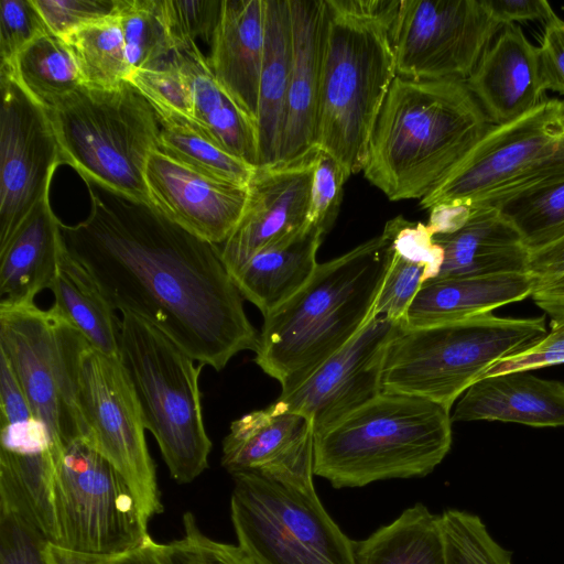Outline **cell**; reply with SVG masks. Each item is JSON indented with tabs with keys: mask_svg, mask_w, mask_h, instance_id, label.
Instances as JSON below:
<instances>
[{
	"mask_svg": "<svg viewBox=\"0 0 564 564\" xmlns=\"http://www.w3.org/2000/svg\"><path fill=\"white\" fill-rule=\"evenodd\" d=\"M85 182L90 215L61 224V239L113 311L144 319L217 371L238 352L256 351L259 333L217 245L151 205Z\"/></svg>",
	"mask_w": 564,
	"mask_h": 564,
	"instance_id": "6da1fadb",
	"label": "cell"
},
{
	"mask_svg": "<svg viewBox=\"0 0 564 564\" xmlns=\"http://www.w3.org/2000/svg\"><path fill=\"white\" fill-rule=\"evenodd\" d=\"M490 127L465 82L397 76L377 118L364 175L391 200H421Z\"/></svg>",
	"mask_w": 564,
	"mask_h": 564,
	"instance_id": "7a4b0ae2",
	"label": "cell"
},
{
	"mask_svg": "<svg viewBox=\"0 0 564 564\" xmlns=\"http://www.w3.org/2000/svg\"><path fill=\"white\" fill-rule=\"evenodd\" d=\"M390 241L381 234L318 263L310 281L263 316L256 364L289 392L370 319L386 275Z\"/></svg>",
	"mask_w": 564,
	"mask_h": 564,
	"instance_id": "3957f363",
	"label": "cell"
},
{
	"mask_svg": "<svg viewBox=\"0 0 564 564\" xmlns=\"http://www.w3.org/2000/svg\"><path fill=\"white\" fill-rule=\"evenodd\" d=\"M452 422L440 403L381 392L314 433V475L337 489L426 476L451 449Z\"/></svg>",
	"mask_w": 564,
	"mask_h": 564,
	"instance_id": "277c9868",
	"label": "cell"
},
{
	"mask_svg": "<svg viewBox=\"0 0 564 564\" xmlns=\"http://www.w3.org/2000/svg\"><path fill=\"white\" fill-rule=\"evenodd\" d=\"M549 330L545 316L492 313L420 328H402L389 343L381 392L429 399L452 409L496 362L521 352Z\"/></svg>",
	"mask_w": 564,
	"mask_h": 564,
	"instance_id": "5b68a950",
	"label": "cell"
},
{
	"mask_svg": "<svg viewBox=\"0 0 564 564\" xmlns=\"http://www.w3.org/2000/svg\"><path fill=\"white\" fill-rule=\"evenodd\" d=\"M395 77L390 29L338 13L325 0L317 148L349 176L364 171L377 118Z\"/></svg>",
	"mask_w": 564,
	"mask_h": 564,
	"instance_id": "8992f818",
	"label": "cell"
},
{
	"mask_svg": "<svg viewBox=\"0 0 564 564\" xmlns=\"http://www.w3.org/2000/svg\"><path fill=\"white\" fill-rule=\"evenodd\" d=\"M119 358L134 388L145 430L173 479L188 484L208 468L198 378L203 365L164 333L132 314L119 322Z\"/></svg>",
	"mask_w": 564,
	"mask_h": 564,
	"instance_id": "52a82bcc",
	"label": "cell"
},
{
	"mask_svg": "<svg viewBox=\"0 0 564 564\" xmlns=\"http://www.w3.org/2000/svg\"><path fill=\"white\" fill-rule=\"evenodd\" d=\"M47 112L64 163L84 181L151 205L145 167L159 148L161 127L153 107L131 83L112 89L83 86Z\"/></svg>",
	"mask_w": 564,
	"mask_h": 564,
	"instance_id": "ba28073f",
	"label": "cell"
},
{
	"mask_svg": "<svg viewBox=\"0 0 564 564\" xmlns=\"http://www.w3.org/2000/svg\"><path fill=\"white\" fill-rule=\"evenodd\" d=\"M561 181L564 100L544 99L518 119L491 126L452 173L420 200V206L497 207L517 195Z\"/></svg>",
	"mask_w": 564,
	"mask_h": 564,
	"instance_id": "9c48e42d",
	"label": "cell"
},
{
	"mask_svg": "<svg viewBox=\"0 0 564 564\" xmlns=\"http://www.w3.org/2000/svg\"><path fill=\"white\" fill-rule=\"evenodd\" d=\"M231 476L237 545L254 564H358L356 542L327 513L315 487L284 485L254 471Z\"/></svg>",
	"mask_w": 564,
	"mask_h": 564,
	"instance_id": "30bf717a",
	"label": "cell"
},
{
	"mask_svg": "<svg viewBox=\"0 0 564 564\" xmlns=\"http://www.w3.org/2000/svg\"><path fill=\"white\" fill-rule=\"evenodd\" d=\"M85 337L52 308L0 304V354L9 361L33 414L55 447L85 438L78 402Z\"/></svg>",
	"mask_w": 564,
	"mask_h": 564,
	"instance_id": "8fae6325",
	"label": "cell"
},
{
	"mask_svg": "<svg viewBox=\"0 0 564 564\" xmlns=\"http://www.w3.org/2000/svg\"><path fill=\"white\" fill-rule=\"evenodd\" d=\"M53 514L52 544L69 551L119 553L150 535L124 478L85 438L74 441L62 454Z\"/></svg>",
	"mask_w": 564,
	"mask_h": 564,
	"instance_id": "7c38bea8",
	"label": "cell"
},
{
	"mask_svg": "<svg viewBox=\"0 0 564 564\" xmlns=\"http://www.w3.org/2000/svg\"><path fill=\"white\" fill-rule=\"evenodd\" d=\"M78 402L87 440L124 478L144 522L163 511L141 408L119 357L89 347L83 355Z\"/></svg>",
	"mask_w": 564,
	"mask_h": 564,
	"instance_id": "4fadbf2b",
	"label": "cell"
},
{
	"mask_svg": "<svg viewBox=\"0 0 564 564\" xmlns=\"http://www.w3.org/2000/svg\"><path fill=\"white\" fill-rule=\"evenodd\" d=\"M502 28L485 0H400L390 30L397 76L466 82Z\"/></svg>",
	"mask_w": 564,
	"mask_h": 564,
	"instance_id": "5bb4252c",
	"label": "cell"
},
{
	"mask_svg": "<svg viewBox=\"0 0 564 564\" xmlns=\"http://www.w3.org/2000/svg\"><path fill=\"white\" fill-rule=\"evenodd\" d=\"M63 452L33 414L9 361L0 355V512L22 517L50 543Z\"/></svg>",
	"mask_w": 564,
	"mask_h": 564,
	"instance_id": "9a60e30c",
	"label": "cell"
},
{
	"mask_svg": "<svg viewBox=\"0 0 564 564\" xmlns=\"http://www.w3.org/2000/svg\"><path fill=\"white\" fill-rule=\"evenodd\" d=\"M0 248L46 195L64 163L47 110L0 66Z\"/></svg>",
	"mask_w": 564,
	"mask_h": 564,
	"instance_id": "2e32d148",
	"label": "cell"
},
{
	"mask_svg": "<svg viewBox=\"0 0 564 564\" xmlns=\"http://www.w3.org/2000/svg\"><path fill=\"white\" fill-rule=\"evenodd\" d=\"M403 325L379 315L289 392L276 399L321 431L381 393L389 343Z\"/></svg>",
	"mask_w": 564,
	"mask_h": 564,
	"instance_id": "e0dca14e",
	"label": "cell"
},
{
	"mask_svg": "<svg viewBox=\"0 0 564 564\" xmlns=\"http://www.w3.org/2000/svg\"><path fill=\"white\" fill-rule=\"evenodd\" d=\"M316 158L254 169L241 218L220 249L230 276L259 251L294 237L308 225Z\"/></svg>",
	"mask_w": 564,
	"mask_h": 564,
	"instance_id": "ac0fdd59",
	"label": "cell"
},
{
	"mask_svg": "<svg viewBox=\"0 0 564 564\" xmlns=\"http://www.w3.org/2000/svg\"><path fill=\"white\" fill-rule=\"evenodd\" d=\"M221 466L254 471L284 485L314 487V427L308 417L275 400L230 424Z\"/></svg>",
	"mask_w": 564,
	"mask_h": 564,
	"instance_id": "d6986e66",
	"label": "cell"
},
{
	"mask_svg": "<svg viewBox=\"0 0 564 564\" xmlns=\"http://www.w3.org/2000/svg\"><path fill=\"white\" fill-rule=\"evenodd\" d=\"M145 182L155 209L214 245L231 235L248 195L247 186L204 175L158 149L148 160Z\"/></svg>",
	"mask_w": 564,
	"mask_h": 564,
	"instance_id": "ffe728a7",
	"label": "cell"
},
{
	"mask_svg": "<svg viewBox=\"0 0 564 564\" xmlns=\"http://www.w3.org/2000/svg\"><path fill=\"white\" fill-rule=\"evenodd\" d=\"M292 19V68L283 137L275 165L315 158L322 75L325 0H289Z\"/></svg>",
	"mask_w": 564,
	"mask_h": 564,
	"instance_id": "44dd1931",
	"label": "cell"
},
{
	"mask_svg": "<svg viewBox=\"0 0 564 564\" xmlns=\"http://www.w3.org/2000/svg\"><path fill=\"white\" fill-rule=\"evenodd\" d=\"M465 83L491 126L518 119L544 100L539 46L507 24Z\"/></svg>",
	"mask_w": 564,
	"mask_h": 564,
	"instance_id": "7402d4cb",
	"label": "cell"
},
{
	"mask_svg": "<svg viewBox=\"0 0 564 564\" xmlns=\"http://www.w3.org/2000/svg\"><path fill=\"white\" fill-rule=\"evenodd\" d=\"M207 57L210 69L256 124L264 52V0H223Z\"/></svg>",
	"mask_w": 564,
	"mask_h": 564,
	"instance_id": "603a6c76",
	"label": "cell"
},
{
	"mask_svg": "<svg viewBox=\"0 0 564 564\" xmlns=\"http://www.w3.org/2000/svg\"><path fill=\"white\" fill-rule=\"evenodd\" d=\"M466 206L454 230L433 235L443 253L437 278L529 272L530 251L512 224L495 207Z\"/></svg>",
	"mask_w": 564,
	"mask_h": 564,
	"instance_id": "cb8c5ba5",
	"label": "cell"
},
{
	"mask_svg": "<svg viewBox=\"0 0 564 564\" xmlns=\"http://www.w3.org/2000/svg\"><path fill=\"white\" fill-rule=\"evenodd\" d=\"M453 422L501 421L533 427L564 426V382L530 371L486 377L459 398Z\"/></svg>",
	"mask_w": 564,
	"mask_h": 564,
	"instance_id": "d4e9b609",
	"label": "cell"
},
{
	"mask_svg": "<svg viewBox=\"0 0 564 564\" xmlns=\"http://www.w3.org/2000/svg\"><path fill=\"white\" fill-rule=\"evenodd\" d=\"M530 272L448 276L425 281L412 301L404 328H420L468 319L532 295Z\"/></svg>",
	"mask_w": 564,
	"mask_h": 564,
	"instance_id": "484cf974",
	"label": "cell"
},
{
	"mask_svg": "<svg viewBox=\"0 0 564 564\" xmlns=\"http://www.w3.org/2000/svg\"><path fill=\"white\" fill-rule=\"evenodd\" d=\"M59 227L46 195L0 248V304H34L51 288L62 247Z\"/></svg>",
	"mask_w": 564,
	"mask_h": 564,
	"instance_id": "4316f807",
	"label": "cell"
},
{
	"mask_svg": "<svg viewBox=\"0 0 564 564\" xmlns=\"http://www.w3.org/2000/svg\"><path fill=\"white\" fill-rule=\"evenodd\" d=\"M324 236L321 228L308 224L294 237L256 253L231 276L242 297L263 316L291 299L315 272Z\"/></svg>",
	"mask_w": 564,
	"mask_h": 564,
	"instance_id": "83f0119b",
	"label": "cell"
},
{
	"mask_svg": "<svg viewBox=\"0 0 564 564\" xmlns=\"http://www.w3.org/2000/svg\"><path fill=\"white\" fill-rule=\"evenodd\" d=\"M292 19L289 0H264V52L257 121L259 165L279 159L292 68Z\"/></svg>",
	"mask_w": 564,
	"mask_h": 564,
	"instance_id": "f1b7e54d",
	"label": "cell"
},
{
	"mask_svg": "<svg viewBox=\"0 0 564 564\" xmlns=\"http://www.w3.org/2000/svg\"><path fill=\"white\" fill-rule=\"evenodd\" d=\"M173 56L189 82L197 127L221 149L257 167L259 148L256 124L216 80L208 58L198 45L175 52Z\"/></svg>",
	"mask_w": 564,
	"mask_h": 564,
	"instance_id": "f546056e",
	"label": "cell"
},
{
	"mask_svg": "<svg viewBox=\"0 0 564 564\" xmlns=\"http://www.w3.org/2000/svg\"><path fill=\"white\" fill-rule=\"evenodd\" d=\"M50 290L54 295L51 308L58 316L74 326L91 348L119 357L120 319L89 273L70 257L63 243Z\"/></svg>",
	"mask_w": 564,
	"mask_h": 564,
	"instance_id": "4dcf8cb0",
	"label": "cell"
},
{
	"mask_svg": "<svg viewBox=\"0 0 564 564\" xmlns=\"http://www.w3.org/2000/svg\"><path fill=\"white\" fill-rule=\"evenodd\" d=\"M358 564H446L441 514L416 502L356 542Z\"/></svg>",
	"mask_w": 564,
	"mask_h": 564,
	"instance_id": "1f68e13d",
	"label": "cell"
},
{
	"mask_svg": "<svg viewBox=\"0 0 564 564\" xmlns=\"http://www.w3.org/2000/svg\"><path fill=\"white\" fill-rule=\"evenodd\" d=\"M6 67L46 110L54 109L84 86L67 44L52 33L35 40L18 55L11 66Z\"/></svg>",
	"mask_w": 564,
	"mask_h": 564,
	"instance_id": "d6a6232c",
	"label": "cell"
},
{
	"mask_svg": "<svg viewBox=\"0 0 564 564\" xmlns=\"http://www.w3.org/2000/svg\"><path fill=\"white\" fill-rule=\"evenodd\" d=\"M62 39L74 56L85 87L112 89L128 82L132 68L116 11Z\"/></svg>",
	"mask_w": 564,
	"mask_h": 564,
	"instance_id": "836d02e7",
	"label": "cell"
},
{
	"mask_svg": "<svg viewBox=\"0 0 564 564\" xmlns=\"http://www.w3.org/2000/svg\"><path fill=\"white\" fill-rule=\"evenodd\" d=\"M159 148L169 158L214 178L247 186L254 166L230 154L184 118L156 115Z\"/></svg>",
	"mask_w": 564,
	"mask_h": 564,
	"instance_id": "e575fe53",
	"label": "cell"
},
{
	"mask_svg": "<svg viewBox=\"0 0 564 564\" xmlns=\"http://www.w3.org/2000/svg\"><path fill=\"white\" fill-rule=\"evenodd\" d=\"M497 208L531 252L564 238V181L517 195Z\"/></svg>",
	"mask_w": 564,
	"mask_h": 564,
	"instance_id": "d590c367",
	"label": "cell"
},
{
	"mask_svg": "<svg viewBox=\"0 0 564 564\" xmlns=\"http://www.w3.org/2000/svg\"><path fill=\"white\" fill-rule=\"evenodd\" d=\"M116 13L132 72L173 58L174 50L161 20L159 0H117Z\"/></svg>",
	"mask_w": 564,
	"mask_h": 564,
	"instance_id": "8d00e7d4",
	"label": "cell"
},
{
	"mask_svg": "<svg viewBox=\"0 0 564 564\" xmlns=\"http://www.w3.org/2000/svg\"><path fill=\"white\" fill-rule=\"evenodd\" d=\"M446 564H512L511 552L470 512L446 509L441 513Z\"/></svg>",
	"mask_w": 564,
	"mask_h": 564,
	"instance_id": "74e56055",
	"label": "cell"
},
{
	"mask_svg": "<svg viewBox=\"0 0 564 564\" xmlns=\"http://www.w3.org/2000/svg\"><path fill=\"white\" fill-rule=\"evenodd\" d=\"M128 82L143 95L156 115L195 122L191 85L174 57L151 68L133 70Z\"/></svg>",
	"mask_w": 564,
	"mask_h": 564,
	"instance_id": "f35d334b",
	"label": "cell"
},
{
	"mask_svg": "<svg viewBox=\"0 0 564 564\" xmlns=\"http://www.w3.org/2000/svg\"><path fill=\"white\" fill-rule=\"evenodd\" d=\"M223 0H159L160 15L174 53L197 44H212Z\"/></svg>",
	"mask_w": 564,
	"mask_h": 564,
	"instance_id": "ab89813d",
	"label": "cell"
},
{
	"mask_svg": "<svg viewBox=\"0 0 564 564\" xmlns=\"http://www.w3.org/2000/svg\"><path fill=\"white\" fill-rule=\"evenodd\" d=\"M426 281L423 264L410 261L392 250L371 317L382 315L404 326L406 312L422 284Z\"/></svg>",
	"mask_w": 564,
	"mask_h": 564,
	"instance_id": "60d3db41",
	"label": "cell"
},
{
	"mask_svg": "<svg viewBox=\"0 0 564 564\" xmlns=\"http://www.w3.org/2000/svg\"><path fill=\"white\" fill-rule=\"evenodd\" d=\"M48 33L33 0L0 1V65L11 66L26 46Z\"/></svg>",
	"mask_w": 564,
	"mask_h": 564,
	"instance_id": "b9f144b4",
	"label": "cell"
},
{
	"mask_svg": "<svg viewBox=\"0 0 564 564\" xmlns=\"http://www.w3.org/2000/svg\"><path fill=\"white\" fill-rule=\"evenodd\" d=\"M175 564H254L238 545L213 540L202 532L192 512L183 516L181 539L167 544Z\"/></svg>",
	"mask_w": 564,
	"mask_h": 564,
	"instance_id": "7bdbcfd3",
	"label": "cell"
},
{
	"mask_svg": "<svg viewBox=\"0 0 564 564\" xmlns=\"http://www.w3.org/2000/svg\"><path fill=\"white\" fill-rule=\"evenodd\" d=\"M349 175L340 163L319 150L316 158L308 224L321 228L325 235L334 225L343 199V188Z\"/></svg>",
	"mask_w": 564,
	"mask_h": 564,
	"instance_id": "ee69618b",
	"label": "cell"
},
{
	"mask_svg": "<svg viewBox=\"0 0 564 564\" xmlns=\"http://www.w3.org/2000/svg\"><path fill=\"white\" fill-rule=\"evenodd\" d=\"M382 234L389 239L393 251L425 267L426 281L437 278L443 253L433 241V232L427 225L398 216L386 224Z\"/></svg>",
	"mask_w": 564,
	"mask_h": 564,
	"instance_id": "f6af8a7d",
	"label": "cell"
},
{
	"mask_svg": "<svg viewBox=\"0 0 564 564\" xmlns=\"http://www.w3.org/2000/svg\"><path fill=\"white\" fill-rule=\"evenodd\" d=\"M52 34L59 37L111 15L117 0H33Z\"/></svg>",
	"mask_w": 564,
	"mask_h": 564,
	"instance_id": "bcb514c9",
	"label": "cell"
},
{
	"mask_svg": "<svg viewBox=\"0 0 564 564\" xmlns=\"http://www.w3.org/2000/svg\"><path fill=\"white\" fill-rule=\"evenodd\" d=\"M44 557L47 564H175L167 544L150 535L140 545L112 554L75 552L47 542Z\"/></svg>",
	"mask_w": 564,
	"mask_h": 564,
	"instance_id": "7dc6e473",
	"label": "cell"
},
{
	"mask_svg": "<svg viewBox=\"0 0 564 564\" xmlns=\"http://www.w3.org/2000/svg\"><path fill=\"white\" fill-rule=\"evenodd\" d=\"M47 541L30 522L13 512H0V564H47Z\"/></svg>",
	"mask_w": 564,
	"mask_h": 564,
	"instance_id": "c3c4849f",
	"label": "cell"
},
{
	"mask_svg": "<svg viewBox=\"0 0 564 564\" xmlns=\"http://www.w3.org/2000/svg\"><path fill=\"white\" fill-rule=\"evenodd\" d=\"M561 364H564V322L551 325V330L530 348L496 362L482 378Z\"/></svg>",
	"mask_w": 564,
	"mask_h": 564,
	"instance_id": "681fc988",
	"label": "cell"
},
{
	"mask_svg": "<svg viewBox=\"0 0 564 564\" xmlns=\"http://www.w3.org/2000/svg\"><path fill=\"white\" fill-rule=\"evenodd\" d=\"M539 57L545 91L564 95V21L558 17L544 24Z\"/></svg>",
	"mask_w": 564,
	"mask_h": 564,
	"instance_id": "f907efd6",
	"label": "cell"
},
{
	"mask_svg": "<svg viewBox=\"0 0 564 564\" xmlns=\"http://www.w3.org/2000/svg\"><path fill=\"white\" fill-rule=\"evenodd\" d=\"M485 3L502 26L528 21L546 24L557 17L551 4L544 0H485Z\"/></svg>",
	"mask_w": 564,
	"mask_h": 564,
	"instance_id": "816d5d0a",
	"label": "cell"
},
{
	"mask_svg": "<svg viewBox=\"0 0 564 564\" xmlns=\"http://www.w3.org/2000/svg\"><path fill=\"white\" fill-rule=\"evenodd\" d=\"M326 2L338 13L375 21L390 30L400 7V0H326Z\"/></svg>",
	"mask_w": 564,
	"mask_h": 564,
	"instance_id": "f5cc1de1",
	"label": "cell"
},
{
	"mask_svg": "<svg viewBox=\"0 0 564 564\" xmlns=\"http://www.w3.org/2000/svg\"><path fill=\"white\" fill-rule=\"evenodd\" d=\"M531 296L550 317L551 325L564 322V273L535 281Z\"/></svg>",
	"mask_w": 564,
	"mask_h": 564,
	"instance_id": "db71d44e",
	"label": "cell"
},
{
	"mask_svg": "<svg viewBox=\"0 0 564 564\" xmlns=\"http://www.w3.org/2000/svg\"><path fill=\"white\" fill-rule=\"evenodd\" d=\"M529 272L535 281L564 273V238L531 252Z\"/></svg>",
	"mask_w": 564,
	"mask_h": 564,
	"instance_id": "11a10c76",
	"label": "cell"
}]
</instances>
